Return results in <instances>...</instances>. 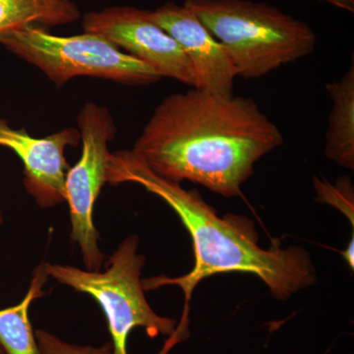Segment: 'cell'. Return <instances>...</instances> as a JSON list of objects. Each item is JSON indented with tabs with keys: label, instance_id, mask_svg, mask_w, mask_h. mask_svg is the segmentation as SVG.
Masks as SVG:
<instances>
[{
	"label": "cell",
	"instance_id": "6da1fadb",
	"mask_svg": "<svg viewBox=\"0 0 354 354\" xmlns=\"http://www.w3.org/2000/svg\"><path fill=\"white\" fill-rule=\"evenodd\" d=\"M281 143L279 128L251 97L192 88L160 102L131 152L160 177L230 198L241 196L256 162Z\"/></svg>",
	"mask_w": 354,
	"mask_h": 354
},
{
	"label": "cell",
	"instance_id": "7a4b0ae2",
	"mask_svg": "<svg viewBox=\"0 0 354 354\" xmlns=\"http://www.w3.org/2000/svg\"><path fill=\"white\" fill-rule=\"evenodd\" d=\"M106 183L139 184L164 200L189 232L195 263L188 274L177 278L158 276L142 279L145 291L164 286H177L183 291V319L169 339L172 346L185 339L188 304L203 279L223 272L252 274L264 281L272 297L279 300L288 299L316 283V270L308 251L293 245L283 248L279 241L269 249L262 248L252 221L230 214L221 218L198 191L185 190L180 183L158 176L131 151L111 153Z\"/></svg>",
	"mask_w": 354,
	"mask_h": 354
},
{
	"label": "cell",
	"instance_id": "3957f363",
	"mask_svg": "<svg viewBox=\"0 0 354 354\" xmlns=\"http://www.w3.org/2000/svg\"><path fill=\"white\" fill-rule=\"evenodd\" d=\"M225 48L237 76L267 75L311 55L317 38L304 21L250 0H184Z\"/></svg>",
	"mask_w": 354,
	"mask_h": 354
},
{
	"label": "cell",
	"instance_id": "277c9868",
	"mask_svg": "<svg viewBox=\"0 0 354 354\" xmlns=\"http://www.w3.org/2000/svg\"><path fill=\"white\" fill-rule=\"evenodd\" d=\"M139 237L129 235L109 257L104 272L44 263L48 277L94 298L108 321L113 354H128L127 341L135 328L150 337L171 335L176 321L158 315L147 301L141 272L146 259L138 252Z\"/></svg>",
	"mask_w": 354,
	"mask_h": 354
},
{
	"label": "cell",
	"instance_id": "5b68a950",
	"mask_svg": "<svg viewBox=\"0 0 354 354\" xmlns=\"http://www.w3.org/2000/svg\"><path fill=\"white\" fill-rule=\"evenodd\" d=\"M0 44L38 67L58 87L78 76L133 86L151 85L162 78L145 62L92 32L55 36L44 28L29 26L1 35Z\"/></svg>",
	"mask_w": 354,
	"mask_h": 354
},
{
	"label": "cell",
	"instance_id": "8992f818",
	"mask_svg": "<svg viewBox=\"0 0 354 354\" xmlns=\"http://www.w3.org/2000/svg\"><path fill=\"white\" fill-rule=\"evenodd\" d=\"M82 141L80 160L70 167L65 180V202L68 203L72 241L78 244L86 269L101 271L106 256L99 246V232L94 225V206L102 185L111 153L109 142L116 129L109 109L88 102L78 116Z\"/></svg>",
	"mask_w": 354,
	"mask_h": 354
},
{
	"label": "cell",
	"instance_id": "52a82bcc",
	"mask_svg": "<svg viewBox=\"0 0 354 354\" xmlns=\"http://www.w3.org/2000/svg\"><path fill=\"white\" fill-rule=\"evenodd\" d=\"M86 32L99 35L128 55L145 62L162 77L196 88L194 68L178 43L150 16V10L113 6L83 17Z\"/></svg>",
	"mask_w": 354,
	"mask_h": 354
},
{
	"label": "cell",
	"instance_id": "ba28073f",
	"mask_svg": "<svg viewBox=\"0 0 354 354\" xmlns=\"http://www.w3.org/2000/svg\"><path fill=\"white\" fill-rule=\"evenodd\" d=\"M80 133L66 128L44 138H35L27 130L14 129L0 120V146L12 150L24 165L25 189L41 208L65 202V180L70 165L65 149L77 146Z\"/></svg>",
	"mask_w": 354,
	"mask_h": 354
},
{
	"label": "cell",
	"instance_id": "9c48e42d",
	"mask_svg": "<svg viewBox=\"0 0 354 354\" xmlns=\"http://www.w3.org/2000/svg\"><path fill=\"white\" fill-rule=\"evenodd\" d=\"M157 23L181 46L196 75V88L232 97L236 78L227 48L209 32L196 14L184 6L167 2L150 11Z\"/></svg>",
	"mask_w": 354,
	"mask_h": 354
},
{
	"label": "cell",
	"instance_id": "30bf717a",
	"mask_svg": "<svg viewBox=\"0 0 354 354\" xmlns=\"http://www.w3.org/2000/svg\"><path fill=\"white\" fill-rule=\"evenodd\" d=\"M332 100L325 155L346 169H354V65L339 80L327 84Z\"/></svg>",
	"mask_w": 354,
	"mask_h": 354
},
{
	"label": "cell",
	"instance_id": "8fae6325",
	"mask_svg": "<svg viewBox=\"0 0 354 354\" xmlns=\"http://www.w3.org/2000/svg\"><path fill=\"white\" fill-rule=\"evenodd\" d=\"M80 17L73 0H0V36L29 26L72 24Z\"/></svg>",
	"mask_w": 354,
	"mask_h": 354
},
{
	"label": "cell",
	"instance_id": "7c38bea8",
	"mask_svg": "<svg viewBox=\"0 0 354 354\" xmlns=\"http://www.w3.org/2000/svg\"><path fill=\"white\" fill-rule=\"evenodd\" d=\"M44 263L37 268L27 295L20 304L0 309V344L6 354H41L29 318L32 302L43 297L48 281Z\"/></svg>",
	"mask_w": 354,
	"mask_h": 354
},
{
	"label": "cell",
	"instance_id": "4fadbf2b",
	"mask_svg": "<svg viewBox=\"0 0 354 354\" xmlns=\"http://www.w3.org/2000/svg\"><path fill=\"white\" fill-rule=\"evenodd\" d=\"M314 187L320 202L339 209L354 227L353 186L348 177H341L335 184L326 179L314 177Z\"/></svg>",
	"mask_w": 354,
	"mask_h": 354
},
{
	"label": "cell",
	"instance_id": "5bb4252c",
	"mask_svg": "<svg viewBox=\"0 0 354 354\" xmlns=\"http://www.w3.org/2000/svg\"><path fill=\"white\" fill-rule=\"evenodd\" d=\"M35 335L41 354H113L111 342L101 346H79L69 344L44 330H35Z\"/></svg>",
	"mask_w": 354,
	"mask_h": 354
},
{
	"label": "cell",
	"instance_id": "9a60e30c",
	"mask_svg": "<svg viewBox=\"0 0 354 354\" xmlns=\"http://www.w3.org/2000/svg\"><path fill=\"white\" fill-rule=\"evenodd\" d=\"M342 257L348 263V267L351 270L354 269V236L351 237V241H349L346 250L342 251Z\"/></svg>",
	"mask_w": 354,
	"mask_h": 354
},
{
	"label": "cell",
	"instance_id": "2e32d148",
	"mask_svg": "<svg viewBox=\"0 0 354 354\" xmlns=\"http://www.w3.org/2000/svg\"><path fill=\"white\" fill-rule=\"evenodd\" d=\"M325 1L349 12L354 11V0H325Z\"/></svg>",
	"mask_w": 354,
	"mask_h": 354
},
{
	"label": "cell",
	"instance_id": "e0dca14e",
	"mask_svg": "<svg viewBox=\"0 0 354 354\" xmlns=\"http://www.w3.org/2000/svg\"><path fill=\"white\" fill-rule=\"evenodd\" d=\"M2 223H3V216H2V212L0 209V227H1Z\"/></svg>",
	"mask_w": 354,
	"mask_h": 354
},
{
	"label": "cell",
	"instance_id": "ac0fdd59",
	"mask_svg": "<svg viewBox=\"0 0 354 354\" xmlns=\"http://www.w3.org/2000/svg\"><path fill=\"white\" fill-rule=\"evenodd\" d=\"M0 354H6V351H4L3 346L0 344Z\"/></svg>",
	"mask_w": 354,
	"mask_h": 354
},
{
	"label": "cell",
	"instance_id": "d6986e66",
	"mask_svg": "<svg viewBox=\"0 0 354 354\" xmlns=\"http://www.w3.org/2000/svg\"><path fill=\"white\" fill-rule=\"evenodd\" d=\"M349 354H353V353H349Z\"/></svg>",
	"mask_w": 354,
	"mask_h": 354
}]
</instances>
